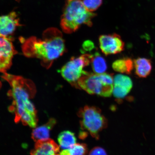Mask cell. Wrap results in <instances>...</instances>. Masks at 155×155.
Instances as JSON below:
<instances>
[{
    "label": "cell",
    "instance_id": "6da1fadb",
    "mask_svg": "<svg viewBox=\"0 0 155 155\" xmlns=\"http://www.w3.org/2000/svg\"><path fill=\"white\" fill-rule=\"evenodd\" d=\"M1 77L9 83L11 88L8 96L13 102L9 110L14 113L15 123L21 121L25 125L35 127L38 121L37 112L30 100L36 93L34 83L30 79L6 72L3 73Z\"/></svg>",
    "mask_w": 155,
    "mask_h": 155
},
{
    "label": "cell",
    "instance_id": "7a4b0ae2",
    "mask_svg": "<svg viewBox=\"0 0 155 155\" xmlns=\"http://www.w3.org/2000/svg\"><path fill=\"white\" fill-rule=\"evenodd\" d=\"M42 39L33 36L22 40V49L26 57L38 58L48 69L66 51L64 40L59 29L51 28L43 32Z\"/></svg>",
    "mask_w": 155,
    "mask_h": 155
},
{
    "label": "cell",
    "instance_id": "3957f363",
    "mask_svg": "<svg viewBox=\"0 0 155 155\" xmlns=\"http://www.w3.org/2000/svg\"><path fill=\"white\" fill-rule=\"evenodd\" d=\"M97 14L88 11L82 0H66L61 17V26L64 32L71 34L82 25L91 27Z\"/></svg>",
    "mask_w": 155,
    "mask_h": 155
},
{
    "label": "cell",
    "instance_id": "277c9868",
    "mask_svg": "<svg viewBox=\"0 0 155 155\" xmlns=\"http://www.w3.org/2000/svg\"><path fill=\"white\" fill-rule=\"evenodd\" d=\"M78 84L79 88L89 94L109 97L113 92L114 78L109 74L88 72L79 79Z\"/></svg>",
    "mask_w": 155,
    "mask_h": 155
},
{
    "label": "cell",
    "instance_id": "5b68a950",
    "mask_svg": "<svg viewBox=\"0 0 155 155\" xmlns=\"http://www.w3.org/2000/svg\"><path fill=\"white\" fill-rule=\"evenodd\" d=\"M81 119V129L88 131L92 136L98 140L99 133L107 126V121L101 110L95 107L86 106L78 113Z\"/></svg>",
    "mask_w": 155,
    "mask_h": 155
},
{
    "label": "cell",
    "instance_id": "8992f818",
    "mask_svg": "<svg viewBox=\"0 0 155 155\" xmlns=\"http://www.w3.org/2000/svg\"><path fill=\"white\" fill-rule=\"evenodd\" d=\"M93 55L84 54L80 57H72L60 70L64 79L75 88L79 89L78 84L79 79L88 72L83 70L91 62Z\"/></svg>",
    "mask_w": 155,
    "mask_h": 155
},
{
    "label": "cell",
    "instance_id": "52a82bcc",
    "mask_svg": "<svg viewBox=\"0 0 155 155\" xmlns=\"http://www.w3.org/2000/svg\"><path fill=\"white\" fill-rule=\"evenodd\" d=\"M100 47L104 55H113L123 51L125 44L119 35H102L99 38Z\"/></svg>",
    "mask_w": 155,
    "mask_h": 155
},
{
    "label": "cell",
    "instance_id": "ba28073f",
    "mask_svg": "<svg viewBox=\"0 0 155 155\" xmlns=\"http://www.w3.org/2000/svg\"><path fill=\"white\" fill-rule=\"evenodd\" d=\"M12 38L0 36V72H6L12 64L14 56L17 53L12 42Z\"/></svg>",
    "mask_w": 155,
    "mask_h": 155
},
{
    "label": "cell",
    "instance_id": "9c48e42d",
    "mask_svg": "<svg viewBox=\"0 0 155 155\" xmlns=\"http://www.w3.org/2000/svg\"><path fill=\"white\" fill-rule=\"evenodd\" d=\"M19 21L18 15L15 12L0 16V36L12 38L11 36L17 27L21 26Z\"/></svg>",
    "mask_w": 155,
    "mask_h": 155
},
{
    "label": "cell",
    "instance_id": "30bf717a",
    "mask_svg": "<svg viewBox=\"0 0 155 155\" xmlns=\"http://www.w3.org/2000/svg\"><path fill=\"white\" fill-rule=\"evenodd\" d=\"M60 152L59 147L57 143L52 139H48L36 141L30 154L54 155L59 154Z\"/></svg>",
    "mask_w": 155,
    "mask_h": 155
},
{
    "label": "cell",
    "instance_id": "8fae6325",
    "mask_svg": "<svg viewBox=\"0 0 155 155\" xmlns=\"http://www.w3.org/2000/svg\"><path fill=\"white\" fill-rule=\"evenodd\" d=\"M56 124V120L51 118L45 124L36 128L32 131V138L35 142L49 139L50 132Z\"/></svg>",
    "mask_w": 155,
    "mask_h": 155
},
{
    "label": "cell",
    "instance_id": "7c38bea8",
    "mask_svg": "<svg viewBox=\"0 0 155 155\" xmlns=\"http://www.w3.org/2000/svg\"><path fill=\"white\" fill-rule=\"evenodd\" d=\"M136 74L142 78L148 77L152 71V65L150 59L144 58H139L134 61Z\"/></svg>",
    "mask_w": 155,
    "mask_h": 155
},
{
    "label": "cell",
    "instance_id": "4fadbf2b",
    "mask_svg": "<svg viewBox=\"0 0 155 155\" xmlns=\"http://www.w3.org/2000/svg\"><path fill=\"white\" fill-rule=\"evenodd\" d=\"M134 66L133 61L129 58H124L116 60L112 65V68L115 71L128 74L131 73Z\"/></svg>",
    "mask_w": 155,
    "mask_h": 155
},
{
    "label": "cell",
    "instance_id": "5bb4252c",
    "mask_svg": "<svg viewBox=\"0 0 155 155\" xmlns=\"http://www.w3.org/2000/svg\"><path fill=\"white\" fill-rule=\"evenodd\" d=\"M58 140L60 147L64 150L71 148L77 141L74 134L70 131L62 132L58 136Z\"/></svg>",
    "mask_w": 155,
    "mask_h": 155
},
{
    "label": "cell",
    "instance_id": "9a60e30c",
    "mask_svg": "<svg viewBox=\"0 0 155 155\" xmlns=\"http://www.w3.org/2000/svg\"><path fill=\"white\" fill-rule=\"evenodd\" d=\"M114 86L129 93L132 88L133 82L127 75L117 74L114 78Z\"/></svg>",
    "mask_w": 155,
    "mask_h": 155
},
{
    "label": "cell",
    "instance_id": "2e32d148",
    "mask_svg": "<svg viewBox=\"0 0 155 155\" xmlns=\"http://www.w3.org/2000/svg\"><path fill=\"white\" fill-rule=\"evenodd\" d=\"M91 63L93 70L95 73L97 74L104 73L107 69V65L105 60L98 52L93 55Z\"/></svg>",
    "mask_w": 155,
    "mask_h": 155
},
{
    "label": "cell",
    "instance_id": "e0dca14e",
    "mask_svg": "<svg viewBox=\"0 0 155 155\" xmlns=\"http://www.w3.org/2000/svg\"><path fill=\"white\" fill-rule=\"evenodd\" d=\"M87 145L84 144H75L71 148L60 152L59 154L64 155H83L88 152Z\"/></svg>",
    "mask_w": 155,
    "mask_h": 155
},
{
    "label": "cell",
    "instance_id": "ac0fdd59",
    "mask_svg": "<svg viewBox=\"0 0 155 155\" xmlns=\"http://www.w3.org/2000/svg\"><path fill=\"white\" fill-rule=\"evenodd\" d=\"M83 3L87 10L93 12L102 5L103 0H83Z\"/></svg>",
    "mask_w": 155,
    "mask_h": 155
},
{
    "label": "cell",
    "instance_id": "d6986e66",
    "mask_svg": "<svg viewBox=\"0 0 155 155\" xmlns=\"http://www.w3.org/2000/svg\"><path fill=\"white\" fill-rule=\"evenodd\" d=\"M90 155H106L107 153L104 149L101 147H94L90 151Z\"/></svg>",
    "mask_w": 155,
    "mask_h": 155
},
{
    "label": "cell",
    "instance_id": "ffe728a7",
    "mask_svg": "<svg viewBox=\"0 0 155 155\" xmlns=\"http://www.w3.org/2000/svg\"><path fill=\"white\" fill-rule=\"evenodd\" d=\"M83 49L85 51H90L95 48L94 44L90 40H87L83 43L82 45Z\"/></svg>",
    "mask_w": 155,
    "mask_h": 155
}]
</instances>
